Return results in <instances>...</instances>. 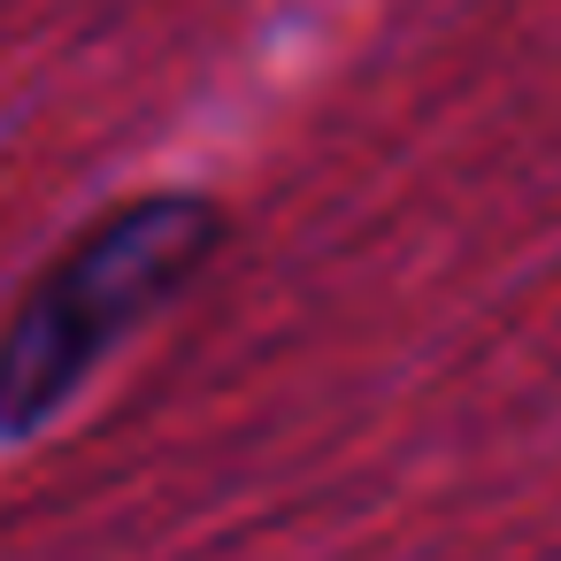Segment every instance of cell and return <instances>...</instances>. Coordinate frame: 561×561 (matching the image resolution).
I'll return each mask as SVG.
<instances>
[{
  "label": "cell",
  "instance_id": "obj_1",
  "mask_svg": "<svg viewBox=\"0 0 561 561\" xmlns=\"http://www.w3.org/2000/svg\"><path fill=\"white\" fill-rule=\"evenodd\" d=\"M224 239L201 193H154L101 216L0 331V438H32L170 293H185Z\"/></svg>",
  "mask_w": 561,
  "mask_h": 561
}]
</instances>
